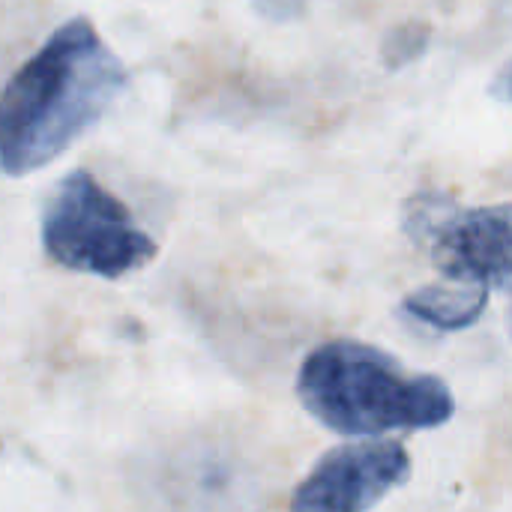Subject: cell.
Listing matches in <instances>:
<instances>
[{"instance_id": "6da1fadb", "label": "cell", "mask_w": 512, "mask_h": 512, "mask_svg": "<svg viewBox=\"0 0 512 512\" xmlns=\"http://www.w3.org/2000/svg\"><path fill=\"white\" fill-rule=\"evenodd\" d=\"M126 87L120 57L87 18H69L18 66L0 99V162L24 177L87 135Z\"/></svg>"}, {"instance_id": "7a4b0ae2", "label": "cell", "mask_w": 512, "mask_h": 512, "mask_svg": "<svg viewBox=\"0 0 512 512\" xmlns=\"http://www.w3.org/2000/svg\"><path fill=\"white\" fill-rule=\"evenodd\" d=\"M303 408L339 435L414 432L450 423L456 405L435 375H414L390 354L351 339L315 348L297 375Z\"/></svg>"}, {"instance_id": "3957f363", "label": "cell", "mask_w": 512, "mask_h": 512, "mask_svg": "<svg viewBox=\"0 0 512 512\" xmlns=\"http://www.w3.org/2000/svg\"><path fill=\"white\" fill-rule=\"evenodd\" d=\"M42 249L54 264L102 279L129 276L159 252L129 207L87 171L54 186L42 210Z\"/></svg>"}, {"instance_id": "277c9868", "label": "cell", "mask_w": 512, "mask_h": 512, "mask_svg": "<svg viewBox=\"0 0 512 512\" xmlns=\"http://www.w3.org/2000/svg\"><path fill=\"white\" fill-rule=\"evenodd\" d=\"M405 231L453 282L489 288L512 276V201L462 207L450 195L420 192L405 204Z\"/></svg>"}, {"instance_id": "5b68a950", "label": "cell", "mask_w": 512, "mask_h": 512, "mask_svg": "<svg viewBox=\"0 0 512 512\" xmlns=\"http://www.w3.org/2000/svg\"><path fill=\"white\" fill-rule=\"evenodd\" d=\"M411 477L399 441H351L330 450L297 486L291 512H369Z\"/></svg>"}, {"instance_id": "8992f818", "label": "cell", "mask_w": 512, "mask_h": 512, "mask_svg": "<svg viewBox=\"0 0 512 512\" xmlns=\"http://www.w3.org/2000/svg\"><path fill=\"white\" fill-rule=\"evenodd\" d=\"M405 312L432 324L438 330H465L471 327L489 306V288L471 282H447V285H426L405 297Z\"/></svg>"}, {"instance_id": "52a82bcc", "label": "cell", "mask_w": 512, "mask_h": 512, "mask_svg": "<svg viewBox=\"0 0 512 512\" xmlns=\"http://www.w3.org/2000/svg\"><path fill=\"white\" fill-rule=\"evenodd\" d=\"M426 45H429V30H426V27H411V24H408V27L396 30V33L387 39L384 54H387V63H390V66H402V63L420 57V54L426 51Z\"/></svg>"}, {"instance_id": "ba28073f", "label": "cell", "mask_w": 512, "mask_h": 512, "mask_svg": "<svg viewBox=\"0 0 512 512\" xmlns=\"http://www.w3.org/2000/svg\"><path fill=\"white\" fill-rule=\"evenodd\" d=\"M306 0H255L258 12L270 15V18H291L303 9Z\"/></svg>"}, {"instance_id": "9c48e42d", "label": "cell", "mask_w": 512, "mask_h": 512, "mask_svg": "<svg viewBox=\"0 0 512 512\" xmlns=\"http://www.w3.org/2000/svg\"><path fill=\"white\" fill-rule=\"evenodd\" d=\"M492 96L495 99H504V102H512V60L501 66V72L495 75L492 81Z\"/></svg>"}, {"instance_id": "30bf717a", "label": "cell", "mask_w": 512, "mask_h": 512, "mask_svg": "<svg viewBox=\"0 0 512 512\" xmlns=\"http://www.w3.org/2000/svg\"><path fill=\"white\" fill-rule=\"evenodd\" d=\"M510 330H512V309H510Z\"/></svg>"}]
</instances>
